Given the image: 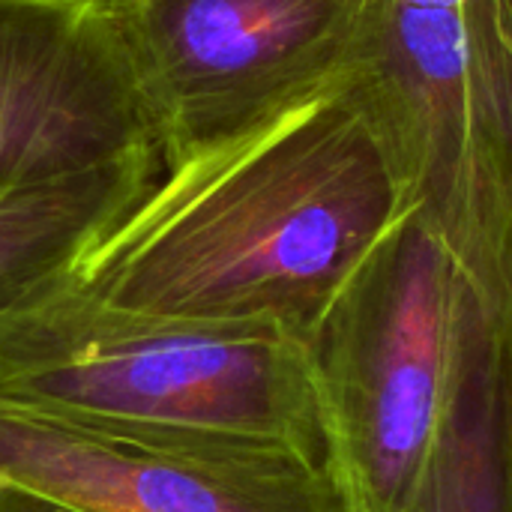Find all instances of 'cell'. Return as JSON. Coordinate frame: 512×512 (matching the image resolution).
Here are the masks:
<instances>
[{
  "label": "cell",
  "mask_w": 512,
  "mask_h": 512,
  "mask_svg": "<svg viewBox=\"0 0 512 512\" xmlns=\"http://www.w3.org/2000/svg\"><path fill=\"white\" fill-rule=\"evenodd\" d=\"M0 399L99 432L327 465L306 339L126 315L75 285L0 321Z\"/></svg>",
  "instance_id": "7a4b0ae2"
},
{
  "label": "cell",
  "mask_w": 512,
  "mask_h": 512,
  "mask_svg": "<svg viewBox=\"0 0 512 512\" xmlns=\"http://www.w3.org/2000/svg\"><path fill=\"white\" fill-rule=\"evenodd\" d=\"M150 96L162 171L345 87L378 0H111Z\"/></svg>",
  "instance_id": "5b68a950"
},
{
  "label": "cell",
  "mask_w": 512,
  "mask_h": 512,
  "mask_svg": "<svg viewBox=\"0 0 512 512\" xmlns=\"http://www.w3.org/2000/svg\"><path fill=\"white\" fill-rule=\"evenodd\" d=\"M465 285L456 399L408 512H512V291Z\"/></svg>",
  "instance_id": "ba28073f"
},
{
  "label": "cell",
  "mask_w": 512,
  "mask_h": 512,
  "mask_svg": "<svg viewBox=\"0 0 512 512\" xmlns=\"http://www.w3.org/2000/svg\"><path fill=\"white\" fill-rule=\"evenodd\" d=\"M156 165L0 189V321L66 291L84 258L159 180Z\"/></svg>",
  "instance_id": "9c48e42d"
},
{
  "label": "cell",
  "mask_w": 512,
  "mask_h": 512,
  "mask_svg": "<svg viewBox=\"0 0 512 512\" xmlns=\"http://www.w3.org/2000/svg\"><path fill=\"white\" fill-rule=\"evenodd\" d=\"M498 9H501V15H504V24H507L512 39V0H498Z\"/></svg>",
  "instance_id": "8fae6325"
},
{
  "label": "cell",
  "mask_w": 512,
  "mask_h": 512,
  "mask_svg": "<svg viewBox=\"0 0 512 512\" xmlns=\"http://www.w3.org/2000/svg\"><path fill=\"white\" fill-rule=\"evenodd\" d=\"M0 512H81L57 498H48L42 492L24 489L18 483L0 480Z\"/></svg>",
  "instance_id": "30bf717a"
},
{
  "label": "cell",
  "mask_w": 512,
  "mask_h": 512,
  "mask_svg": "<svg viewBox=\"0 0 512 512\" xmlns=\"http://www.w3.org/2000/svg\"><path fill=\"white\" fill-rule=\"evenodd\" d=\"M465 276L414 210L306 339L327 468L348 512H408L450 420Z\"/></svg>",
  "instance_id": "3957f363"
},
{
  "label": "cell",
  "mask_w": 512,
  "mask_h": 512,
  "mask_svg": "<svg viewBox=\"0 0 512 512\" xmlns=\"http://www.w3.org/2000/svg\"><path fill=\"white\" fill-rule=\"evenodd\" d=\"M351 90L462 276L512 291V39L498 0H378Z\"/></svg>",
  "instance_id": "277c9868"
},
{
  "label": "cell",
  "mask_w": 512,
  "mask_h": 512,
  "mask_svg": "<svg viewBox=\"0 0 512 512\" xmlns=\"http://www.w3.org/2000/svg\"><path fill=\"white\" fill-rule=\"evenodd\" d=\"M162 168L150 96L111 0H0V189Z\"/></svg>",
  "instance_id": "8992f818"
},
{
  "label": "cell",
  "mask_w": 512,
  "mask_h": 512,
  "mask_svg": "<svg viewBox=\"0 0 512 512\" xmlns=\"http://www.w3.org/2000/svg\"><path fill=\"white\" fill-rule=\"evenodd\" d=\"M414 210L348 81L162 171L72 285L126 315L309 339Z\"/></svg>",
  "instance_id": "6da1fadb"
},
{
  "label": "cell",
  "mask_w": 512,
  "mask_h": 512,
  "mask_svg": "<svg viewBox=\"0 0 512 512\" xmlns=\"http://www.w3.org/2000/svg\"><path fill=\"white\" fill-rule=\"evenodd\" d=\"M0 480L81 512H348L327 465L282 450H192L0 399Z\"/></svg>",
  "instance_id": "52a82bcc"
}]
</instances>
